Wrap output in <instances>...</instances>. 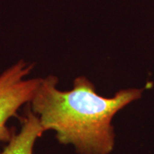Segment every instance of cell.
Segmentation results:
<instances>
[{
    "mask_svg": "<svg viewBox=\"0 0 154 154\" xmlns=\"http://www.w3.org/2000/svg\"><path fill=\"white\" fill-rule=\"evenodd\" d=\"M33 63L18 61L0 75V146L12 137L8 121L17 116L18 110L30 103L41 82V78H28Z\"/></svg>",
    "mask_w": 154,
    "mask_h": 154,
    "instance_id": "obj_2",
    "label": "cell"
},
{
    "mask_svg": "<svg viewBox=\"0 0 154 154\" xmlns=\"http://www.w3.org/2000/svg\"><path fill=\"white\" fill-rule=\"evenodd\" d=\"M45 132L39 119L32 110H28L22 122V127L12 137L0 154H33L35 142Z\"/></svg>",
    "mask_w": 154,
    "mask_h": 154,
    "instance_id": "obj_3",
    "label": "cell"
},
{
    "mask_svg": "<svg viewBox=\"0 0 154 154\" xmlns=\"http://www.w3.org/2000/svg\"><path fill=\"white\" fill-rule=\"evenodd\" d=\"M57 82L54 75L41 78L30 102L45 131L53 130L60 143L72 145L79 154H110L115 145L114 116L140 99L143 89H122L105 98L85 76L75 78L69 91L57 89Z\"/></svg>",
    "mask_w": 154,
    "mask_h": 154,
    "instance_id": "obj_1",
    "label": "cell"
}]
</instances>
